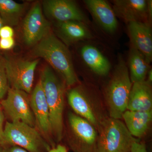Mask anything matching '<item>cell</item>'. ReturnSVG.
<instances>
[{
	"label": "cell",
	"mask_w": 152,
	"mask_h": 152,
	"mask_svg": "<svg viewBox=\"0 0 152 152\" xmlns=\"http://www.w3.org/2000/svg\"><path fill=\"white\" fill-rule=\"evenodd\" d=\"M24 5L12 0H0V16L4 24L14 26L18 23Z\"/></svg>",
	"instance_id": "44dd1931"
},
{
	"label": "cell",
	"mask_w": 152,
	"mask_h": 152,
	"mask_svg": "<svg viewBox=\"0 0 152 152\" xmlns=\"http://www.w3.org/2000/svg\"><path fill=\"white\" fill-rule=\"evenodd\" d=\"M81 57L86 65L94 73L100 76H106L110 71V63L96 47L85 45L80 50Z\"/></svg>",
	"instance_id": "e0dca14e"
},
{
	"label": "cell",
	"mask_w": 152,
	"mask_h": 152,
	"mask_svg": "<svg viewBox=\"0 0 152 152\" xmlns=\"http://www.w3.org/2000/svg\"><path fill=\"white\" fill-rule=\"evenodd\" d=\"M48 152H68L66 148L62 145H58L50 150Z\"/></svg>",
	"instance_id": "83f0119b"
},
{
	"label": "cell",
	"mask_w": 152,
	"mask_h": 152,
	"mask_svg": "<svg viewBox=\"0 0 152 152\" xmlns=\"http://www.w3.org/2000/svg\"><path fill=\"white\" fill-rule=\"evenodd\" d=\"M60 37L66 43L70 44L94 38L86 24L78 21H68L58 23Z\"/></svg>",
	"instance_id": "d6986e66"
},
{
	"label": "cell",
	"mask_w": 152,
	"mask_h": 152,
	"mask_svg": "<svg viewBox=\"0 0 152 152\" xmlns=\"http://www.w3.org/2000/svg\"><path fill=\"white\" fill-rule=\"evenodd\" d=\"M148 14L149 23L151 25L152 19V1L148 0Z\"/></svg>",
	"instance_id": "f1b7e54d"
},
{
	"label": "cell",
	"mask_w": 152,
	"mask_h": 152,
	"mask_svg": "<svg viewBox=\"0 0 152 152\" xmlns=\"http://www.w3.org/2000/svg\"><path fill=\"white\" fill-rule=\"evenodd\" d=\"M43 6L45 12L58 23L78 21L87 24L88 20L75 2L71 0H47Z\"/></svg>",
	"instance_id": "8fae6325"
},
{
	"label": "cell",
	"mask_w": 152,
	"mask_h": 152,
	"mask_svg": "<svg viewBox=\"0 0 152 152\" xmlns=\"http://www.w3.org/2000/svg\"><path fill=\"white\" fill-rule=\"evenodd\" d=\"M1 105L10 120V122H21L35 127L30 98L26 92L9 88L7 98L1 101Z\"/></svg>",
	"instance_id": "8992f818"
},
{
	"label": "cell",
	"mask_w": 152,
	"mask_h": 152,
	"mask_svg": "<svg viewBox=\"0 0 152 152\" xmlns=\"http://www.w3.org/2000/svg\"><path fill=\"white\" fill-rule=\"evenodd\" d=\"M147 77H148V79L146 80L150 84H151L152 81V70L150 69L149 71L148 72Z\"/></svg>",
	"instance_id": "f546056e"
},
{
	"label": "cell",
	"mask_w": 152,
	"mask_h": 152,
	"mask_svg": "<svg viewBox=\"0 0 152 152\" xmlns=\"http://www.w3.org/2000/svg\"><path fill=\"white\" fill-rule=\"evenodd\" d=\"M68 121L75 142L72 145L75 152H97L98 133L94 125L73 113L68 114Z\"/></svg>",
	"instance_id": "ba28073f"
},
{
	"label": "cell",
	"mask_w": 152,
	"mask_h": 152,
	"mask_svg": "<svg viewBox=\"0 0 152 152\" xmlns=\"http://www.w3.org/2000/svg\"><path fill=\"white\" fill-rule=\"evenodd\" d=\"M128 59L129 73L132 83L145 80L151 67L145 56L130 45Z\"/></svg>",
	"instance_id": "ffe728a7"
},
{
	"label": "cell",
	"mask_w": 152,
	"mask_h": 152,
	"mask_svg": "<svg viewBox=\"0 0 152 152\" xmlns=\"http://www.w3.org/2000/svg\"><path fill=\"white\" fill-rule=\"evenodd\" d=\"M14 31L10 26H4L0 29V38H12Z\"/></svg>",
	"instance_id": "d4e9b609"
},
{
	"label": "cell",
	"mask_w": 152,
	"mask_h": 152,
	"mask_svg": "<svg viewBox=\"0 0 152 152\" xmlns=\"http://www.w3.org/2000/svg\"><path fill=\"white\" fill-rule=\"evenodd\" d=\"M67 99L69 104L76 115L86 120L95 127H98L100 122L95 115L86 92L83 87H75L69 90Z\"/></svg>",
	"instance_id": "9a60e30c"
},
{
	"label": "cell",
	"mask_w": 152,
	"mask_h": 152,
	"mask_svg": "<svg viewBox=\"0 0 152 152\" xmlns=\"http://www.w3.org/2000/svg\"><path fill=\"white\" fill-rule=\"evenodd\" d=\"M33 54L45 60L62 77L68 86L78 82L69 49L53 34H48L38 43Z\"/></svg>",
	"instance_id": "6da1fadb"
},
{
	"label": "cell",
	"mask_w": 152,
	"mask_h": 152,
	"mask_svg": "<svg viewBox=\"0 0 152 152\" xmlns=\"http://www.w3.org/2000/svg\"><path fill=\"white\" fill-rule=\"evenodd\" d=\"M113 8L116 16L127 23L140 22L148 24V1L146 0H114Z\"/></svg>",
	"instance_id": "7c38bea8"
},
{
	"label": "cell",
	"mask_w": 152,
	"mask_h": 152,
	"mask_svg": "<svg viewBox=\"0 0 152 152\" xmlns=\"http://www.w3.org/2000/svg\"><path fill=\"white\" fill-rule=\"evenodd\" d=\"M122 118L126 127L131 134L136 137H141L148 130L152 119V110L134 111L126 110Z\"/></svg>",
	"instance_id": "ac0fdd59"
},
{
	"label": "cell",
	"mask_w": 152,
	"mask_h": 152,
	"mask_svg": "<svg viewBox=\"0 0 152 152\" xmlns=\"http://www.w3.org/2000/svg\"><path fill=\"white\" fill-rule=\"evenodd\" d=\"M129 69L121 56L107 86L105 96L110 117L120 119L127 110L132 84Z\"/></svg>",
	"instance_id": "3957f363"
},
{
	"label": "cell",
	"mask_w": 152,
	"mask_h": 152,
	"mask_svg": "<svg viewBox=\"0 0 152 152\" xmlns=\"http://www.w3.org/2000/svg\"><path fill=\"white\" fill-rule=\"evenodd\" d=\"M9 83L6 73L5 59L0 60V100L2 99L9 89Z\"/></svg>",
	"instance_id": "7402d4cb"
},
{
	"label": "cell",
	"mask_w": 152,
	"mask_h": 152,
	"mask_svg": "<svg viewBox=\"0 0 152 152\" xmlns=\"http://www.w3.org/2000/svg\"><path fill=\"white\" fill-rule=\"evenodd\" d=\"M3 110L0 104V149L1 150L6 146L4 136V116Z\"/></svg>",
	"instance_id": "603a6c76"
},
{
	"label": "cell",
	"mask_w": 152,
	"mask_h": 152,
	"mask_svg": "<svg viewBox=\"0 0 152 152\" xmlns=\"http://www.w3.org/2000/svg\"><path fill=\"white\" fill-rule=\"evenodd\" d=\"M128 32L130 45L141 52L148 62L152 60V33L151 26L140 22L128 23Z\"/></svg>",
	"instance_id": "4fadbf2b"
},
{
	"label": "cell",
	"mask_w": 152,
	"mask_h": 152,
	"mask_svg": "<svg viewBox=\"0 0 152 152\" xmlns=\"http://www.w3.org/2000/svg\"><path fill=\"white\" fill-rule=\"evenodd\" d=\"M40 81L49 108L53 137L59 142L62 138L64 130V85L49 66L42 71Z\"/></svg>",
	"instance_id": "7a4b0ae2"
},
{
	"label": "cell",
	"mask_w": 152,
	"mask_h": 152,
	"mask_svg": "<svg viewBox=\"0 0 152 152\" xmlns=\"http://www.w3.org/2000/svg\"><path fill=\"white\" fill-rule=\"evenodd\" d=\"M4 26V22H3L2 19L1 18V16H0V29H1V28L2 27Z\"/></svg>",
	"instance_id": "4dcf8cb0"
},
{
	"label": "cell",
	"mask_w": 152,
	"mask_h": 152,
	"mask_svg": "<svg viewBox=\"0 0 152 152\" xmlns=\"http://www.w3.org/2000/svg\"><path fill=\"white\" fill-rule=\"evenodd\" d=\"M6 147L17 146L28 152H48L50 145L35 127L21 122H6L4 127Z\"/></svg>",
	"instance_id": "5b68a950"
},
{
	"label": "cell",
	"mask_w": 152,
	"mask_h": 152,
	"mask_svg": "<svg viewBox=\"0 0 152 152\" xmlns=\"http://www.w3.org/2000/svg\"><path fill=\"white\" fill-rule=\"evenodd\" d=\"M84 3L101 28L110 33L116 31L118 27L116 16L108 3L104 0H85Z\"/></svg>",
	"instance_id": "5bb4252c"
},
{
	"label": "cell",
	"mask_w": 152,
	"mask_h": 152,
	"mask_svg": "<svg viewBox=\"0 0 152 152\" xmlns=\"http://www.w3.org/2000/svg\"><path fill=\"white\" fill-rule=\"evenodd\" d=\"M1 152H28L24 149L17 146H8L1 150Z\"/></svg>",
	"instance_id": "4316f807"
},
{
	"label": "cell",
	"mask_w": 152,
	"mask_h": 152,
	"mask_svg": "<svg viewBox=\"0 0 152 152\" xmlns=\"http://www.w3.org/2000/svg\"><path fill=\"white\" fill-rule=\"evenodd\" d=\"M39 62L38 59L31 61L15 58L5 59L10 88L30 94L32 88L35 71Z\"/></svg>",
	"instance_id": "52a82bcc"
},
{
	"label": "cell",
	"mask_w": 152,
	"mask_h": 152,
	"mask_svg": "<svg viewBox=\"0 0 152 152\" xmlns=\"http://www.w3.org/2000/svg\"><path fill=\"white\" fill-rule=\"evenodd\" d=\"M97 152H129L135 138L120 119L108 118L98 126Z\"/></svg>",
	"instance_id": "277c9868"
},
{
	"label": "cell",
	"mask_w": 152,
	"mask_h": 152,
	"mask_svg": "<svg viewBox=\"0 0 152 152\" xmlns=\"http://www.w3.org/2000/svg\"><path fill=\"white\" fill-rule=\"evenodd\" d=\"M30 103L38 131L53 148V144L50 113L43 88L39 80L30 97Z\"/></svg>",
	"instance_id": "9c48e42d"
},
{
	"label": "cell",
	"mask_w": 152,
	"mask_h": 152,
	"mask_svg": "<svg viewBox=\"0 0 152 152\" xmlns=\"http://www.w3.org/2000/svg\"><path fill=\"white\" fill-rule=\"evenodd\" d=\"M152 108L151 84L146 80L133 83L127 110L149 111Z\"/></svg>",
	"instance_id": "2e32d148"
},
{
	"label": "cell",
	"mask_w": 152,
	"mask_h": 152,
	"mask_svg": "<svg viewBox=\"0 0 152 152\" xmlns=\"http://www.w3.org/2000/svg\"><path fill=\"white\" fill-rule=\"evenodd\" d=\"M15 41L13 38H0V50H8L13 48Z\"/></svg>",
	"instance_id": "cb8c5ba5"
},
{
	"label": "cell",
	"mask_w": 152,
	"mask_h": 152,
	"mask_svg": "<svg viewBox=\"0 0 152 152\" xmlns=\"http://www.w3.org/2000/svg\"><path fill=\"white\" fill-rule=\"evenodd\" d=\"M2 58H1V53H0V60Z\"/></svg>",
	"instance_id": "1f68e13d"
},
{
	"label": "cell",
	"mask_w": 152,
	"mask_h": 152,
	"mask_svg": "<svg viewBox=\"0 0 152 152\" xmlns=\"http://www.w3.org/2000/svg\"><path fill=\"white\" fill-rule=\"evenodd\" d=\"M50 28L45 18L40 4L36 3L30 10L23 24V35L25 43L29 46L39 43L48 35Z\"/></svg>",
	"instance_id": "30bf717a"
},
{
	"label": "cell",
	"mask_w": 152,
	"mask_h": 152,
	"mask_svg": "<svg viewBox=\"0 0 152 152\" xmlns=\"http://www.w3.org/2000/svg\"><path fill=\"white\" fill-rule=\"evenodd\" d=\"M129 152H148L145 145L137 140L133 143Z\"/></svg>",
	"instance_id": "484cf974"
}]
</instances>
